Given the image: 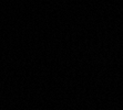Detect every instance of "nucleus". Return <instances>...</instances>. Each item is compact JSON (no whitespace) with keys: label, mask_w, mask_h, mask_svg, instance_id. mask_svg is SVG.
Returning a JSON list of instances; mask_svg holds the SVG:
<instances>
[]
</instances>
